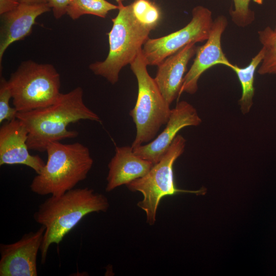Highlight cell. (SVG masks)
Listing matches in <instances>:
<instances>
[{
    "label": "cell",
    "instance_id": "484cf974",
    "mask_svg": "<svg viewBox=\"0 0 276 276\" xmlns=\"http://www.w3.org/2000/svg\"><path fill=\"white\" fill-rule=\"evenodd\" d=\"M274 31L276 32V26H275L274 28L273 29Z\"/></svg>",
    "mask_w": 276,
    "mask_h": 276
},
{
    "label": "cell",
    "instance_id": "52a82bcc",
    "mask_svg": "<svg viewBox=\"0 0 276 276\" xmlns=\"http://www.w3.org/2000/svg\"><path fill=\"white\" fill-rule=\"evenodd\" d=\"M14 107L19 112L50 106L60 94V76L51 64L22 62L8 80Z\"/></svg>",
    "mask_w": 276,
    "mask_h": 276
},
{
    "label": "cell",
    "instance_id": "ffe728a7",
    "mask_svg": "<svg viewBox=\"0 0 276 276\" xmlns=\"http://www.w3.org/2000/svg\"><path fill=\"white\" fill-rule=\"evenodd\" d=\"M234 9L230 11L232 20L237 26L245 28L255 20V13L249 8L250 0H233Z\"/></svg>",
    "mask_w": 276,
    "mask_h": 276
},
{
    "label": "cell",
    "instance_id": "7a4b0ae2",
    "mask_svg": "<svg viewBox=\"0 0 276 276\" xmlns=\"http://www.w3.org/2000/svg\"><path fill=\"white\" fill-rule=\"evenodd\" d=\"M109 206L104 195L88 187L74 188L62 195L51 196L40 204L33 218L45 227L40 248L41 263L46 261L50 245H58L86 215L106 212Z\"/></svg>",
    "mask_w": 276,
    "mask_h": 276
},
{
    "label": "cell",
    "instance_id": "d4e9b609",
    "mask_svg": "<svg viewBox=\"0 0 276 276\" xmlns=\"http://www.w3.org/2000/svg\"><path fill=\"white\" fill-rule=\"evenodd\" d=\"M114 1H116L118 4H120V3H123V1H124L125 0H114Z\"/></svg>",
    "mask_w": 276,
    "mask_h": 276
},
{
    "label": "cell",
    "instance_id": "7402d4cb",
    "mask_svg": "<svg viewBox=\"0 0 276 276\" xmlns=\"http://www.w3.org/2000/svg\"><path fill=\"white\" fill-rule=\"evenodd\" d=\"M72 0H48V3L52 9L54 17L59 19L64 14Z\"/></svg>",
    "mask_w": 276,
    "mask_h": 276
},
{
    "label": "cell",
    "instance_id": "3957f363",
    "mask_svg": "<svg viewBox=\"0 0 276 276\" xmlns=\"http://www.w3.org/2000/svg\"><path fill=\"white\" fill-rule=\"evenodd\" d=\"M45 151L47 162L30 186L31 191L39 195L58 196L74 189L87 177L94 164L89 149L79 142H53Z\"/></svg>",
    "mask_w": 276,
    "mask_h": 276
},
{
    "label": "cell",
    "instance_id": "d6986e66",
    "mask_svg": "<svg viewBox=\"0 0 276 276\" xmlns=\"http://www.w3.org/2000/svg\"><path fill=\"white\" fill-rule=\"evenodd\" d=\"M135 18L142 25L150 29H155L162 17L159 7L151 0H134L130 4Z\"/></svg>",
    "mask_w": 276,
    "mask_h": 276
},
{
    "label": "cell",
    "instance_id": "2e32d148",
    "mask_svg": "<svg viewBox=\"0 0 276 276\" xmlns=\"http://www.w3.org/2000/svg\"><path fill=\"white\" fill-rule=\"evenodd\" d=\"M264 55L263 48L251 59L248 65L241 67L233 63L229 67L236 74L242 88V95L239 100L240 110L243 114L249 112L253 105L255 95V74Z\"/></svg>",
    "mask_w": 276,
    "mask_h": 276
},
{
    "label": "cell",
    "instance_id": "9c48e42d",
    "mask_svg": "<svg viewBox=\"0 0 276 276\" xmlns=\"http://www.w3.org/2000/svg\"><path fill=\"white\" fill-rule=\"evenodd\" d=\"M45 227L25 234L16 242L0 244V276H37V257Z\"/></svg>",
    "mask_w": 276,
    "mask_h": 276
},
{
    "label": "cell",
    "instance_id": "cb8c5ba5",
    "mask_svg": "<svg viewBox=\"0 0 276 276\" xmlns=\"http://www.w3.org/2000/svg\"><path fill=\"white\" fill-rule=\"evenodd\" d=\"M20 3L29 4L48 3V0H18Z\"/></svg>",
    "mask_w": 276,
    "mask_h": 276
},
{
    "label": "cell",
    "instance_id": "30bf717a",
    "mask_svg": "<svg viewBox=\"0 0 276 276\" xmlns=\"http://www.w3.org/2000/svg\"><path fill=\"white\" fill-rule=\"evenodd\" d=\"M227 24V18L223 15L214 19L209 38L203 45L198 47L193 63L185 75L178 98L184 93H196L198 80L207 70L218 64L229 67L232 64L223 53L221 46V37Z\"/></svg>",
    "mask_w": 276,
    "mask_h": 276
},
{
    "label": "cell",
    "instance_id": "ba28073f",
    "mask_svg": "<svg viewBox=\"0 0 276 276\" xmlns=\"http://www.w3.org/2000/svg\"><path fill=\"white\" fill-rule=\"evenodd\" d=\"M192 15L190 21L182 29L161 37L148 39L142 49L148 65L157 66L187 44L208 39L214 21L212 11L197 6Z\"/></svg>",
    "mask_w": 276,
    "mask_h": 276
},
{
    "label": "cell",
    "instance_id": "5b68a950",
    "mask_svg": "<svg viewBox=\"0 0 276 276\" xmlns=\"http://www.w3.org/2000/svg\"><path fill=\"white\" fill-rule=\"evenodd\" d=\"M130 65L138 85L136 103L129 112L136 131L131 145L133 148L147 144L155 138L161 127L168 122L171 109L154 79L149 74L142 50Z\"/></svg>",
    "mask_w": 276,
    "mask_h": 276
},
{
    "label": "cell",
    "instance_id": "277c9868",
    "mask_svg": "<svg viewBox=\"0 0 276 276\" xmlns=\"http://www.w3.org/2000/svg\"><path fill=\"white\" fill-rule=\"evenodd\" d=\"M118 5V13L111 19L112 26L107 33V56L104 61L89 65L95 75L104 77L112 84L118 81L123 67L130 64L142 50L151 31L135 18L130 4L124 6L121 3Z\"/></svg>",
    "mask_w": 276,
    "mask_h": 276
},
{
    "label": "cell",
    "instance_id": "603a6c76",
    "mask_svg": "<svg viewBox=\"0 0 276 276\" xmlns=\"http://www.w3.org/2000/svg\"><path fill=\"white\" fill-rule=\"evenodd\" d=\"M20 4L18 0H0V14L9 12L15 9Z\"/></svg>",
    "mask_w": 276,
    "mask_h": 276
},
{
    "label": "cell",
    "instance_id": "4fadbf2b",
    "mask_svg": "<svg viewBox=\"0 0 276 276\" xmlns=\"http://www.w3.org/2000/svg\"><path fill=\"white\" fill-rule=\"evenodd\" d=\"M51 9L48 3L29 4L20 3L12 11L1 15V66L4 54L9 46L29 36L37 18Z\"/></svg>",
    "mask_w": 276,
    "mask_h": 276
},
{
    "label": "cell",
    "instance_id": "ac0fdd59",
    "mask_svg": "<svg viewBox=\"0 0 276 276\" xmlns=\"http://www.w3.org/2000/svg\"><path fill=\"white\" fill-rule=\"evenodd\" d=\"M258 33L264 55L257 72L261 75H276V32L268 26Z\"/></svg>",
    "mask_w": 276,
    "mask_h": 276
},
{
    "label": "cell",
    "instance_id": "5bb4252c",
    "mask_svg": "<svg viewBox=\"0 0 276 276\" xmlns=\"http://www.w3.org/2000/svg\"><path fill=\"white\" fill-rule=\"evenodd\" d=\"M191 43L168 57L157 65L154 80L163 97L170 105L178 99L187 65L198 47Z\"/></svg>",
    "mask_w": 276,
    "mask_h": 276
},
{
    "label": "cell",
    "instance_id": "9a60e30c",
    "mask_svg": "<svg viewBox=\"0 0 276 276\" xmlns=\"http://www.w3.org/2000/svg\"><path fill=\"white\" fill-rule=\"evenodd\" d=\"M153 165L135 154L131 146L116 147L115 154L108 164L105 191L110 192L143 177Z\"/></svg>",
    "mask_w": 276,
    "mask_h": 276
},
{
    "label": "cell",
    "instance_id": "6da1fadb",
    "mask_svg": "<svg viewBox=\"0 0 276 276\" xmlns=\"http://www.w3.org/2000/svg\"><path fill=\"white\" fill-rule=\"evenodd\" d=\"M83 96V89L79 86L61 93L56 102L50 106L18 112L16 118L28 131L29 150L44 152L51 142L77 137V131L67 128L71 123L83 120L100 122V118L85 105Z\"/></svg>",
    "mask_w": 276,
    "mask_h": 276
},
{
    "label": "cell",
    "instance_id": "7c38bea8",
    "mask_svg": "<svg viewBox=\"0 0 276 276\" xmlns=\"http://www.w3.org/2000/svg\"><path fill=\"white\" fill-rule=\"evenodd\" d=\"M28 131L23 123L16 118L6 121L0 128V166L22 165L36 174L45 163L38 155H31L27 145Z\"/></svg>",
    "mask_w": 276,
    "mask_h": 276
},
{
    "label": "cell",
    "instance_id": "44dd1931",
    "mask_svg": "<svg viewBox=\"0 0 276 276\" xmlns=\"http://www.w3.org/2000/svg\"><path fill=\"white\" fill-rule=\"evenodd\" d=\"M12 98L11 92L8 80L1 77L0 80V123L16 118L18 111L10 105Z\"/></svg>",
    "mask_w": 276,
    "mask_h": 276
},
{
    "label": "cell",
    "instance_id": "8992f818",
    "mask_svg": "<svg viewBox=\"0 0 276 276\" xmlns=\"http://www.w3.org/2000/svg\"><path fill=\"white\" fill-rule=\"evenodd\" d=\"M186 140L177 134L160 160L154 164L143 177L136 179L126 185L132 192H140L142 200L137 206L144 211L146 222L153 225L156 220L157 209L160 200L167 196L180 193H192L197 195H204L206 190H186L178 189L175 185L173 175V165L183 153Z\"/></svg>",
    "mask_w": 276,
    "mask_h": 276
},
{
    "label": "cell",
    "instance_id": "8fae6325",
    "mask_svg": "<svg viewBox=\"0 0 276 276\" xmlns=\"http://www.w3.org/2000/svg\"><path fill=\"white\" fill-rule=\"evenodd\" d=\"M202 122L196 109L181 101L171 109L169 120L163 131L150 142L133 147L135 154L151 162L158 163L167 151L178 132L187 126H198Z\"/></svg>",
    "mask_w": 276,
    "mask_h": 276
},
{
    "label": "cell",
    "instance_id": "e0dca14e",
    "mask_svg": "<svg viewBox=\"0 0 276 276\" xmlns=\"http://www.w3.org/2000/svg\"><path fill=\"white\" fill-rule=\"evenodd\" d=\"M118 9V5L106 0H72L66 14L73 20L86 14L105 18L109 11Z\"/></svg>",
    "mask_w": 276,
    "mask_h": 276
}]
</instances>
